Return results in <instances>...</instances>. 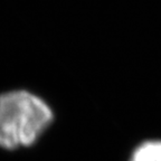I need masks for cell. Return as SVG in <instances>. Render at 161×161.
Returning <instances> with one entry per match:
<instances>
[{
  "mask_svg": "<svg viewBox=\"0 0 161 161\" xmlns=\"http://www.w3.org/2000/svg\"><path fill=\"white\" fill-rule=\"evenodd\" d=\"M54 112L43 97L27 90L0 94V148L17 150L37 142L53 123Z\"/></svg>",
  "mask_w": 161,
  "mask_h": 161,
  "instance_id": "cell-1",
  "label": "cell"
},
{
  "mask_svg": "<svg viewBox=\"0 0 161 161\" xmlns=\"http://www.w3.org/2000/svg\"><path fill=\"white\" fill-rule=\"evenodd\" d=\"M130 161H161V142L149 141L139 146Z\"/></svg>",
  "mask_w": 161,
  "mask_h": 161,
  "instance_id": "cell-2",
  "label": "cell"
}]
</instances>
